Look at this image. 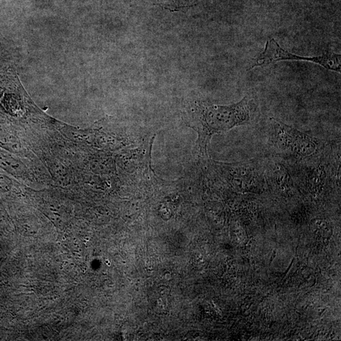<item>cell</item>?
<instances>
[{"label":"cell","mask_w":341,"mask_h":341,"mask_svg":"<svg viewBox=\"0 0 341 341\" xmlns=\"http://www.w3.org/2000/svg\"><path fill=\"white\" fill-rule=\"evenodd\" d=\"M253 109L252 101L248 96L229 105L202 101H196L189 105L184 111V120L198 133L197 145L200 155L208 156L209 144L215 134L249 123Z\"/></svg>","instance_id":"6da1fadb"},{"label":"cell","mask_w":341,"mask_h":341,"mask_svg":"<svg viewBox=\"0 0 341 341\" xmlns=\"http://www.w3.org/2000/svg\"><path fill=\"white\" fill-rule=\"evenodd\" d=\"M270 120L273 144L279 150L300 159L318 153V143L314 138L276 118Z\"/></svg>","instance_id":"7a4b0ae2"},{"label":"cell","mask_w":341,"mask_h":341,"mask_svg":"<svg viewBox=\"0 0 341 341\" xmlns=\"http://www.w3.org/2000/svg\"><path fill=\"white\" fill-rule=\"evenodd\" d=\"M307 61L318 64L331 71L341 73V55L333 52L316 56H301L284 50L274 39L267 41L265 49L255 61L252 68L262 67L279 61Z\"/></svg>","instance_id":"3957f363"},{"label":"cell","mask_w":341,"mask_h":341,"mask_svg":"<svg viewBox=\"0 0 341 341\" xmlns=\"http://www.w3.org/2000/svg\"><path fill=\"white\" fill-rule=\"evenodd\" d=\"M232 176V182L235 187H238L242 190L259 187L260 177L253 166L242 164L235 166Z\"/></svg>","instance_id":"277c9868"},{"label":"cell","mask_w":341,"mask_h":341,"mask_svg":"<svg viewBox=\"0 0 341 341\" xmlns=\"http://www.w3.org/2000/svg\"><path fill=\"white\" fill-rule=\"evenodd\" d=\"M273 185L282 191H288L293 188V183L289 173L282 165L276 164L271 173Z\"/></svg>","instance_id":"5b68a950"}]
</instances>
